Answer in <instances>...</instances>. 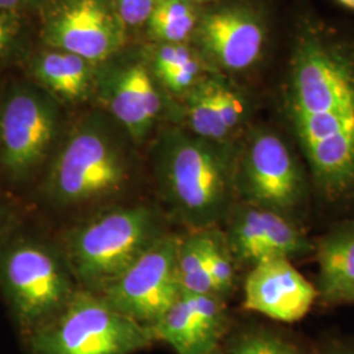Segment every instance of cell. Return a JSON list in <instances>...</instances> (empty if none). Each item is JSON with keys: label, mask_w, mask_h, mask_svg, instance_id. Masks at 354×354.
I'll return each mask as SVG.
<instances>
[{"label": "cell", "mask_w": 354, "mask_h": 354, "mask_svg": "<svg viewBox=\"0 0 354 354\" xmlns=\"http://www.w3.org/2000/svg\"><path fill=\"white\" fill-rule=\"evenodd\" d=\"M283 102L320 188L354 190V38L319 20L297 30Z\"/></svg>", "instance_id": "6da1fadb"}, {"label": "cell", "mask_w": 354, "mask_h": 354, "mask_svg": "<svg viewBox=\"0 0 354 354\" xmlns=\"http://www.w3.org/2000/svg\"><path fill=\"white\" fill-rule=\"evenodd\" d=\"M153 156L159 190L183 223L206 230L225 216L236 188L238 155L230 142L169 129L159 137Z\"/></svg>", "instance_id": "7a4b0ae2"}, {"label": "cell", "mask_w": 354, "mask_h": 354, "mask_svg": "<svg viewBox=\"0 0 354 354\" xmlns=\"http://www.w3.org/2000/svg\"><path fill=\"white\" fill-rule=\"evenodd\" d=\"M127 131L108 113H91L77 122L54 152L42 181V194L55 206H84L113 197L131 175Z\"/></svg>", "instance_id": "3957f363"}, {"label": "cell", "mask_w": 354, "mask_h": 354, "mask_svg": "<svg viewBox=\"0 0 354 354\" xmlns=\"http://www.w3.org/2000/svg\"><path fill=\"white\" fill-rule=\"evenodd\" d=\"M74 279L64 256L28 234L21 222L0 244V291L23 336L70 302Z\"/></svg>", "instance_id": "277c9868"}, {"label": "cell", "mask_w": 354, "mask_h": 354, "mask_svg": "<svg viewBox=\"0 0 354 354\" xmlns=\"http://www.w3.org/2000/svg\"><path fill=\"white\" fill-rule=\"evenodd\" d=\"M160 236V222L151 207H115L74 228L64 256L84 290L102 292Z\"/></svg>", "instance_id": "5b68a950"}, {"label": "cell", "mask_w": 354, "mask_h": 354, "mask_svg": "<svg viewBox=\"0 0 354 354\" xmlns=\"http://www.w3.org/2000/svg\"><path fill=\"white\" fill-rule=\"evenodd\" d=\"M24 340L26 354H136L156 342L150 327L88 290H76L55 317Z\"/></svg>", "instance_id": "8992f818"}, {"label": "cell", "mask_w": 354, "mask_h": 354, "mask_svg": "<svg viewBox=\"0 0 354 354\" xmlns=\"http://www.w3.org/2000/svg\"><path fill=\"white\" fill-rule=\"evenodd\" d=\"M59 102L32 80L0 95V180L13 188L32 183L57 151Z\"/></svg>", "instance_id": "52a82bcc"}, {"label": "cell", "mask_w": 354, "mask_h": 354, "mask_svg": "<svg viewBox=\"0 0 354 354\" xmlns=\"http://www.w3.org/2000/svg\"><path fill=\"white\" fill-rule=\"evenodd\" d=\"M45 46L102 64L122 50L127 29L112 0H50L41 6Z\"/></svg>", "instance_id": "ba28073f"}, {"label": "cell", "mask_w": 354, "mask_h": 354, "mask_svg": "<svg viewBox=\"0 0 354 354\" xmlns=\"http://www.w3.org/2000/svg\"><path fill=\"white\" fill-rule=\"evenodd\" d=\"M192 42L210 71L247 73L260 64L266 54V16L250 0L216 6L203 11Z\"/></svg>", "instance_id": "9c48e42d"}, {"label": "cell", "mask_w": 354, "mask_h": 354, "mask_svg": "<svg viewBox=\"0 0 354 354\" xmlns=\"http://www.w3.org/2000/svg\"><path fill=\"white\" fill-rule=\"evenodd\" d=\"M165 88L152 73L147 57L117 54L97 66L96 91L106 113L142 143L165 113Z\"/></svg>", "instance_id": "30bf717a"}, {"label": "cell", "mask_w": 354, "mask_h": 354, "mask_svg": "<svg viewBox=\"0 0 354 354\" xmlns=\"http://www.w3.org/2000/svg\"><path fill=\"white\" fill-rule=\"evenodd\" d=\"M178 243L162 235L97 294L118 313L151 328L183 292L177 277Z\"/></svg>", "instance_id": "8fae6325"}, {"label": "cell", "mask_w": 354, "mask_h": 354, "mask_svg": "<svg viewBox=\"0 0 354 354\" xmlns=\"http://www.w3.org/2000/svg\"><path fill=\"white\" fill-rule=\"evenodd\" d=\"M236 188L248 205L283 215L301 203L304 175L286 143L260 130L238 155Z\"/></svg>", "instance_id": "7c38bea8"}, {"label": "cell", "mask_w": 354, "mask_h": 354, "mask_svg": "<svg viewBox=\"0 0 354 354\" xmlns=\"http://www.w3.org/2000/svg\"><path fill=\"white\" fill-rule=\"evenodd\" d=\"M315 286L304 279L289 259H268L254 264L244 283V308L264 317L295 323L311 310Z\"/></svg>", "instance_id": "4fadbf2b"}, {"label": "cell", "mask_w": 354, "mask_h": 354, "mask_svg": "<svg viewBox=\"0 0 354 354\" xmlns=\"http://www.w3.org/2000/svg\"><path fill=\"white\" fill-rule=\"evenodd\" d=\"M151 329L177 354H210L227 330V314L219 295L181 292Z\"/></svg>", "instance_id": "5bb4252c"}, {"label": "cell", "mask_w": 354, "mask_h": 354, "mask_svg": "<svg viewBox=\"0 0 354 354\" xmlns=\"http://www.w3.org/2000/svg\"><path fill=\"white\" fill-rule=\"evenodd\" d=\"M226 241L234 260L252 266L268 259L290 260L308 251L301 231L283 215L252 205L234 216Z\"/></svg>", "instance_id": "9a60e30c"}, {"label": "cell", "mask_w": 354, "mask_h": 354, "mask_svg": "<svg viewBox=\"0 0 354 354\" xmlns=\"http://www.w3.org/2000/svg\"><path fill=\"white\" fill-rule=\"evenodd\" d=\"M184 97L188 131L203 140L228 142L248 117L245 93L219 74L203 76Z\"/></svg>", "instance_id": "2e32d148"}, {"label": "cell", "mask_w": 354, "mask_h": 354, "mask_svg": "<svg viewBox=\"0 0 354 354\" xmlns=\"http://www.w3.org/2000/svg\"><path fill=\"white\" fill-rule=\"evenodd\" d=\"M29 75L58 102L77 104L95 95L97 64L73 53L45 46L29 58Z\"/></svg>", "instance_id": "e0dca14e"}, {"label": "cell", "mask_w": 354, "mask_h": 354, "mask_svg": "<svg viewBox=\"0 0 354 354\" xmlns=\"http://www.w3.org/2000/svg\"><path fill=\"white\" fill-rule=\"evenodd\" d=\"M317 263L322 295L328 301L348 302L354 290V228L324 239Z\"/></svg>", "instance_id": "ac0fdd59"}, {"label": "cell", "mask_w": 354, "mask_h": 354, "mask_svg": "<svg viewBox=\"0 0 354 354\" xmlns=\"http://www.w3.org/2000/svg\"><path fill=\"white\" fill-rule=\"evenodd\" d=\"M147 59L165 92L177 96L187 95L209 70L188 44H158L150 50Z\"/></svg>", "instance_id": "d6986e66"}, {"label": "cell", "mask_w": 354, "mask_h": 354, "mask_svg": "<svg viewBox=\"0 0 354 354\" xmlns=\"http://www.w3.org/2000/svg\"><path fill=\"white\" fill-rule=\"evenodd\" d=\"M203 12L190 0H158L146 23L147 35L156 44H188Z\"/></svg>", "instance_id": "ffe728a7"}, {"label": "cell", "mask_w": 354, "mask_h": 354, "mask_svg": "<svg viewBox=\"0 0 354 354\" xmlns=\"http://www.w3.org/2000/svg\"><path fill=\"white\" fill-rule=\"evenodd\" d=\"M177 277L183 292L197 295H218L205 263L200 232L193 234L178 243Z\"/></svg>", "instance_id": "44dd1931"}, {"label": "cell", "mask_w": 354, "mask_h": 354, "mask_svg": "<svg viewBox=\"0 0 354 354\" xmlns=\"http://www.w3.org/2000/svg\"><path fill=\"white\" fill-rule=\"evenodd\" d=\"M205 263L214 283L215 292L221 297L234 285V257L227 241L215 231H200Z\"/></svg>", "instance_id": "7402d4cb"}, {"label": "cell", "mask_w": 354, "mask_h": 354, "mask_svg": "<svg viewBox=\"0 0 354 354\" xmlns=\"http://www.w3.org/2000/svg\"><path fill=\"white\" fill-rule=\"evenodd\" d=\"M29 29L26 15L0 10V68L26 58Z\"/></svg>", "instance_id": "603a6c76"}, {"label": "cell", "mask_w": 354, "mask_h": 354, "mask_svg": "<svg viewBox=\"0 0 354 354\" xmlns=\"http://www.w3.org/2000/svg\"><path fill=\"white\" fill-rule=\"evenodd\" d=\"M230 354H301L290 342L264 330L241 333L230 345Z\"/></svg>", "instance_id": "cb8c5ba5"}, {"label": "cell", "mask_w": 354, "mask_h": 354, "mask_svg": "<svg viewBox=\"0 0 354 354\" xmlns=\"http://www.w3.org/2000/svg\"><path fill=\"white\" fill-rule=\"evenodd\" d=\"M127 29L146 26L158 0H112Z\"/></svg>", "instance_id": "d4e9b609"}, {"label": "cell", "mask_w": 354, "mask_h": 354, "mask_svg": "<svg viewBox=\"0 0 354 354\" xmlns=\"http://www.w3.org/2000/svg\"><path fill=\"white\" fill-rule=\"evenodd\" d=\"M19 222L20 218L16 207L13 206L12 200L7 196V193L0 192V244L17 226Z\"/></svg>", "instance_id": "484cf974"}, {"label": "cell", "mask_w": 354, "mask_h": 354, "mask_svg": "<svg viewBox=\"0 0 354 354\" xmlns=\"http://www.w3.org/2000/svg\"><path fill=\"white\" fill-rule=\"evenodd\" d=\"M45 1L46 0H0V10L26 15L32 10H39Z\"/></svg>", "instance_id": "4316f807"}, {"label": "cell", "mask_w": 354, "mask_h": 354, "mask_svg": "<svg viewBox=\"0 0 354 354\" xmlns=\"http://www.w3.org/2000/svg\"><path fill=\"white\" fill-rule=\"evenodd\" d=\"M336 1L340 3L342 7H345V8L351 10V11H354V0H336Z\"/></svg>", "instance_id": "83f0119b"}, {"label": "cell", "mask_w": 354, "mask_h": 354, "mask_svg": "<svg viewBox=\"0 0 354 354\" xmlns=\"http://www.w3.org/2000/svg\"><path fill=\"white\" fill-rule=\"evenodd\" d=\"M190 1H193V3H196L198 6H203V4H206V3H213V1H218V0H190Z\"/></svg>", "instance_id": "f1b7e54d"}, {"label": "cell", "mask_w": 354, "mask_h": 354, "mask_svg": "<svg viewBox=\"0 0 354 354\" xmlns=\"http://www.w3.org/2000/svg\"><path fill=\"white\" fill-rule=\"evenodd\" d=\"M348 302H354V290H353V292H352V294H351V297H349V298H348Z\"/></svg>", "instance_id": "f546056e"}, {"label": "cell", "mask_w": 354, "mask_h": 354, "mask_svg": "<svg viewBox=\"0 0 354 354\" xmlns=\"http://www.w3.org/2000/svg\"><path fill=\"white\" fill-rule=\"evenodd\" d=\"M210 354H223V353H222V352H221V351H219V349H218V351H215V352H213V353H210Z\"/></svg>", "instance_id": "4dcf8cb0"}]
</instances>
